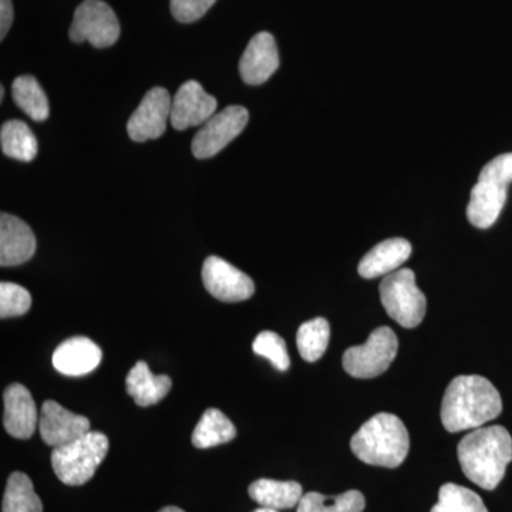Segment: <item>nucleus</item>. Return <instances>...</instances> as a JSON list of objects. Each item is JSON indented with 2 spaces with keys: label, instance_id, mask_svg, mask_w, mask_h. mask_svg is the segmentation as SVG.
<instances>
[{
  "label": "nucleus",
  "instance_id": "obj_1",
  "mask_svg": "<svg viewBox=\"0 0 512 512\" xmlns=\"http://www.w3.org/2000/svg\"><path fill=\"white\" fill-rule=\"evenodd\" d=\"M503 412V400L483 376H457L448 384L441 403V421L448 433L476 430Z\"/></svg>",
  "mask_w": 512,
  "mask_h": 512
},
{
  "label": "nucleus",
  "instance_id": "obj_2",
  "mask_svg": "<svg viewBox=\"0 0 512 512\" xmlns=\"http://www.w3.org/2000/svg\"><path fill=\"white\" fill-rule=\"evenodd\" d=\"M457 453L468 480L493 491L512 461V437L503 426L480 427L460 441Z\"/></svg>",
  "mask_w": 512,
  "mask_h": 512
},
{
  "label": "nucleus",
  "instance_id": "obj_3",
  "mask_svg": "<svg viewBox=\"0 0 512 512\" xmlns=\"http://www.w3.org/2000/svg\"><path fill=\"white\" fill-rule=\"evenodd\" d=\"M353 454L369 466L397 468L409 454V431L399 417L379 413L366 421L350 441Z\"/></svg>",
  "mask_w": 512,
  "mask_h": 512
},
{
  "label": "nucleus",
  "instance_id": "obj_4",
  "mask_svg": "<svg viewBox=\"0 0 512 512\" xmlns=\"http://www.w3.org/2000/svg\"><path fill=\"white\" fill-rule=\"evenodd\" d=\"M511 183L512 153L501 154L484 165L467 207L468 221L474 227L485 229L494 225L503 211Z\"/></svg>",
  "mask_w": 512,
  "mask_h": 512
},
{
  "label": "nucleus",
  "instance_id": "obj_5",
  "mask_svg": "<svg viewBox=\"0 0 512 512\" xmlns=\"http://www.w3.org/2000/svg\"><path fill=\"white\" fill-rule=\"evenodd\" d=\"M109 448L106 434L89 431L72 443L53 448V470L63 484L77 487L89 483L109 453Z\"/></svg>",
  "mask_w": 512,
  "mask_h": 512
},
{
  "label": "nucleus",
  "instance_id": "obj_6",
  "mask_svg": "<svg viewBox=\"0 0 512 512\" xmlns=\"http://www.w3.org/2000/svg\"><path fill=\"white\" fill-rule=\"evenodd\" d=\"M379 291L387 315L400 326L413 329L423 322L427 311L426 296L417 286L412 269H400L384 276Z\"/></svg>",
  "mask_w": 512,
  "mask_h": 512
},
{
  "label": "nucleus",
  "instance_id": "obj_7",
  "mask_svg": "<svg viewBox=\"0 0 512 512\" xmlns=\"http://www.w3.org/2000/svg\"><path fill=\"white\" fill-rule=\"evenodd\" d=\"M399 342L389 326L370 333L365 345L346 350L342 363L346 373L355 379H373L383 375L396 359Z\"/></svg>",
  "mask_w": 512,
  "mask_h": 512
},
{
  "label": "nucleus",
  "instance_id": "obj_8",
  "mask_svg": "<svg viewBox=\"0 0 512 512\" xmlns=\"http://www.w3.org/2000/svg\"><path fill=\"white\" fill-rule=\"evenodd\" d=\"M69 35L74 43L89 42L97 49H104L119 40L120 22L103 0H84L74 12Z\"/></svg>",
  "mask_w": 512,
  "mask_h": 512
},
{
  "label": "nucleus",
  "instance_id": "obj_9",
  "mask_svg": "<svg viewBox=\"0 0 512 512\" xmlns=\"http://www.w3.org/2000/svg\"><path fill=\"white\" fill-rule=\"evenodd\" d=\"M248 119V110L242 106H228L221 113H215L195 134L191 143L192 154L200 160L217 156L244 131Z\"/></svg>",
  "mask_w": 512,
  "mask_h": 512
},
{
  "label": "nucleus",
  "instance_id": "obj_10",
  "mask_svg": "<svg viewBox=\"0 0 512 512\" xmlns=\"http://www.w3.org/2000/svg\"><path fill=\"white\" fill-rule=\"evenodd\" d=\"M202 282L205 289L221 302L247 301L255 292L254 281L220 256L205 259Z\"/></svg>",
  "mask_w": 512,
  "mask_h": 512
},
{
  "label": "nucleus",
  "instance_id": "obj_11",
  "mask_svg": "<svg viewBox=\"0 0 512 512\" xmlns=\"http://www.w3.org/2000/svg\"><path fill=\"white\" fill-rule=\"evenodd\" d=\"M171 103L170 93L163 87L148 90L128 120L127 131L131 140L144 143L163 136L171 117Z\"/></svg>",
  "mask_w": 512,
  "mask_h": 512
},
{
  "label": "nucleus",
  "instance_id": "obj_12",
  "mask_svg": "<svg viewBox=\"0 0 512 512\" xmlns=\"http://www.w3.org/2000/svg\"><path fill=\"white\" fill-rule=\"evenodd\" d=\"M39 431L47 446L72 443L90 431V420L64 409L55 400H46L40 410Z\"/></svg>",
  "mask_w": 512,
  "mask_h": 512
},
{
  "label": "nucleus",
  "instance_id": "obj_13",
  "mask_svg": "<svg viewBox=\"0 0 512 512\" xmlns=\"http://www.w3.org/2000/svg\"><path fill=\"white\" fill-rule=\"evenodd\" d=\"M218 103L195 80L184 83L171 103L170 123L175 130L202 126L214 116Z\"/></svg>",
  "mask_w": 512,
  "mask_h": 512
},
{
  "label": "nucleus",
  "instance_id": "obj_14",
  "mask_svg": "<svg viewBox=\"0 0 512 512\" xmlns=\"http://www.w3.org/2000/svg\"><path fill=\"white\" fill-rule=\"evenodd\" d=\"M3 402H5V414H3L5 430L15 439H30L39 426L40 417L28 387L20 383L10 384L3 394Z\"/></svg>",
  "mask_w": 512,
  "mask_h": 512
},
{
  "label": "nucleus",
  "instance_id": "obj_15",
  "mask_svg": "<svg viewBox=\"0 0 512 512\" xmlns=\"http://www.w3.org/2000/svg\"><path fill=\"white\" fill-rule=\"evenodd\" d=\"M279 53L274 36L261 32L252 37L239 62V73L249 86H259L268 82L278 70Z\"/></svg>",
  "mask_w": 512,
  "mask_h": 512
},
{
  "label": "nucleus",
  "instance_id": "obj_16",
  "mask_svg": "<svg viewBox=\"0 0 512 512\" xmlns=\"http://www.w3.org/2000/svg\"><path fill=\"white\" fill-rule=\"evenodd\" d=\"M36 252V237L25 221L13 215H0V265L18 266Z\"/></svg>",
  "mask_w": 512,
  "mask_h": 512
},
{
  "label": "nucleus",
  "instance_id": "obj_17",
  "mask_svg": "<svg viewBox=\"0 0 512 512\" xmlns=\"http://www.w3.org/2000/svg\"><path fill=\"white\" fill-rule=\"evenodd\" d=\"M101 349L92 339L74 336L64 340L53 353V366L64 376H84L92 373L101 362Z\"/></svg>",
  "mask_w": 512,
  "mask_h": 512
},
{
  "label": "nucleus",
  "instance_id": "obj_18",
  "mask_svg": "<svg viewBox=\"0 0 512 512\" xmlns=\"http://www.w3.org/2000/svg\"><path fill=\"white\" fill-rule=\"evenodd\" d=\"M412 255V245L403 238H390L370 249L360 261L359 275L365 279L387 276L400 268Z\"/></svg>",
  "mask_w": 512,
  "mask_h": 512
},
{
  "label": "nucleus",
  "instance_id": "obj_19",
  "mask_svg": "<svg viewBox=\"0 0 512 512\" xmlns=\"http://www.w3.org/2000/svg\"><path fill=\"white\" fill-rule=\"evenodd\" d=\"M127 393L140 407H150L160 403L170 393L173 382L165 375H154L146 362H138L128 372Z\"/></svg>",
  "mask_w": 512,
  "mask_h": 512
},
{
  "label": "nucleus",
  "instance_id": "obj_20",
  "mask_svg": "<svg viewBox=\"0 0 512 512\" xmlns=\"http://www.w3.org/2000/svg\"><path fill=\"white\" fill-rule=\"evenodd\" d=\"M249 497L261 507L274 510H289L301 503L303 497L302 485L296 481H276L261 478L249 485Z\"/></svg>",
  "mask_w": 512,
  "mask_h": 512
},
{
  "label": "nucleus",
  "instance_id": "obj_21",
  "mask_svg": "<svg viewBox=\"0 0 512 512\" xmlns=\"http://www.w3.org/2000/svg\"><path fill=\"white\" fill-rule=\"evenodd\" d=\"M235 437H237V429L234 423L221 410L208 409L198 421L191 441L194 447L211 448L229 443Z\"/></svg>",
  "mask_w": 512,
  "mask_h": 512
},
{
  "label": "nucleus",
  "instance_id": "obj_22",
  "mask_svg": "<svg viewBox=\"0 0 512 512\" xmlns=\"http://www.w3.org/2000/svg\"><path fill=\"white\" fill-rule=\"evenodd\" d=\"M0 143L5 156L18 161L35 160L39 144L28 124L19 120L6 121L0 130Z\"/></svg>",
  "mask_w": 512,
  "mask_h": 512
},
{
  "label": "nucleus",
  "instance_id": "obj_23",
  "mask_svg": "<svg viewBox=\"0 0 512 512\" xmlns=\"http://www.w3.org/2000/svg\"><path fill=\"white\" fill-rule=\"evenodd\" d=\"M2 512H43L42 501L25 473L16 471L10 474L3 495Z\"/></svg>",
  "mask_w": 512,
  "mask_h": 512
},
{
  "label": "nucleus",
  "instance_id": "obj_24",
  "mask_svg": "<svg viewBox=\"0 0 512 512\" xmlns=\"http://www.w3.org/2000/svg\"><path fill=\"white\" fill-rule=\"evenodd\" d=\"M13 99L33 121H45L50 114L49 100L33 76H20L13 82Z\"/></svg>",
  "mask_w": 512,
  "mask_h": 512
},
{
  "label": "nucleus",
  "instance_id": "obj_25",
  "mask_svg": "<svg viewBox=\"0 0 512 512\" xmlns=\"http://www.w3.org/2000/svg\"><path fill=\"white\" fill-rule=\"evenodd\" d=\"M365 507V495L357 490L346 491L336 497L308 493L303 494L298 512H363Z\"/></svg>",
  "mask_w": 512,
  "mask_h": 512
},
{
  "label": "nucleus",
  "instance_id": "obj_26",
  "mask_svg": "<svg viewBox=\"0 0 512 512\" xmlns=\"http://www.w3.org/2000/svg\"><path fill=\"white\" fill-rule=\"evenodd\" d=\"M330 326L323 318L308 320L303 323L296 335L299 355L308 363L318 362L320 357L325 355L329 346Z\"/></svg>",
  "mask_w": 512,
  "mask_h": 512
},
{
  "label": "nucleus",
  "instance_id": "obj_27",
  "mask_svg": "<svg viewBox=\"0 0 512 512\" xmlns=\"http://www.w3.org/2000/svg\"><path fill=\"white\" fill-rule=\"evenodd\" d=\"M431 512H488L480 495L457 484H444L439 491V503Z\"/></svg>",
  "mask_w": 512,
  "mask_h": 512
},
{
  "label": "nucleus",
  "instance_id": "obj_28",
  "mask_svg": "<svg viewBox=\"0 0 512 512\" xmlns=\"http://www.w3.org/2000/svg\"><path fill=\"white\" fill-rule=\"evenodd\" d=\"M252 349H254L256 355L268 359L281 372H286L291 366L285 340L278 333L271 332V330H264V332L259 333L254 340Z\"/></svg>",
  "mask_w": 512,
  "mask_h": 512
},
{
  "label": "nucleus",
  "instance_id": "obj_29",
  "mask_svg": "<svg viewBox=\"0 0 512 512\" xmlns=\"http://www.w3.org/2000/svg\"><path fill=\"white\" fill-rule=\"evenodd\" d=\"M32 306L28 289L12 282L0 284V318H18L26 315Z\"/></svg>",
  "mask_w": 512,
  "mask_h": 512
},
{
  "label": "nucleus",
  "instance_id": "obj_30",
  "mask_svg": "<svg viewBox=\"0 0 512 512\" xmlns=\"http://www.w3.org/2000/svg\"><path fill=\"white\" fill-rule=\"evenodd\" d=\"M217 0H171V13L178 22L192 23L200 20Z\"/></svg>",
  "mask_w": 512,
  "mask_h": 512
},
{
  "label": "nucleus",
  "instance_id": "obj_31",
  "mask_svg": "<svg viewBox=\"0 0 512 512\" xmlns=\"http://www.w3.org/2000/svg\"><path fill=\"white\" fill-rule=\"evenodd\" d=\"M13 23L12 0H0V39H5Z\"/></svg>",
  "mask_w": 512,
  "mask_h": 512
},
{
  "label": "nucleus",
  "instance_id": "obj_32",
  "mask_svg": "<svg viewBox=\"0 0 512 512\" xmlns=\"http://www.w3.org/2000/svg\"><path fill=\"white\" fill-rule=\"evenodd\" d=\"M158 512H184V510H181V508L178 507H165L163 510Z\"/></svg>",
  "mask_w": 512,
  "mask_h": 512
},
{
  "label": "nucleus",
  "instance_id": "obj_33",
  "mask_svg": "<svg viewBox=\"0 0 512 512\" xmlns=\"http://www.w3.org/2000/svg\"><path fill=\"white\" fill-rule=\"evenodd\" d=\"M252 512H279L278 510H274V508H268V507H261L258 508V510L252 511Z\"/></svg>",
  "mask_w": 512,
  "mask_h": 512
},
{
  "label": "nucleus",
  "instance_id": "obj_34",
  "mask_svg": "<svg viewBox=\"0 0 512 512\" xmlns=\"http://www.w3.org/2000/svg\"><path fill=\"white\" fill-rule=\"evenodd\" d=\"M3 96H5V89H3V87H0V100H3Z\"/></svg>",
  "mask_w": 512,
  "mask_h": 512
}]
</instances>
